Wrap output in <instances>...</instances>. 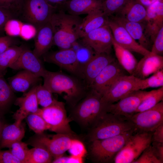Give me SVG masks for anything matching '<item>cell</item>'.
Wrapping results in <instances>:
<instances>
[{
  "instance_id": "cell-6",
  "label": "cell",
  "mask_w": 163,
  "mask_h": 163,
  "mask_svg": "<svg viewBox=\"0 0 163 163\" xmlns=\"http://www.w3.org/2000/svg\"><path fill=\"white\" fill-rule=\"evenodd\" d=\"M58 8L46 0H23L18 19L33 25L37 30L50 22Z\"/></svg>"
},
{
  "instance_id": "cell-1",
  "label": "cell",
  "mask_w": 163,
  "mask_h": 163,
  "mask_svg": "<svg viewBox=\"0 0 163 163\" xmlns=\"http://www.w3.org/2000/svg\"><path fill=\"white\" fill-rule=\"evenodd\" d=\"M43 77V85L52 93L63 94V98L72 108L87 93L78 79L61 72L46 70Z\"/></svg>"
},
{
  "instance_id": "cell-51",
  "label": "cell",
  "mask_w": 163,
  "mask_h": 163,
  "mask_svg": "<svg viewBox=\"0 0 163 163\" xmlns=\"http://www.w3.org/2000/svg\"><path fill=\"white\" fill-rule=\"evenodd\" d=\"M152 139V142L163 143V123L159 126L153 132Z\"/></svg>"
},
{
  "instance_id": "cell-49",
  "label": "cell",
  "mask_w": 163,
  "mask_h": 163,
  "mask_svg": "<svg viewBox=\"0 0 163 163\" xmlns=\"http://www.w3.org/2000/svg\"><path fill=\"white\" fill-rule=\"evenodd\" d=\"M0 163H21L8 150H2L0 149Z\"/></svg>"
},
{
  "instance_id": "cell-41",
  "label": "cell",
  "mask_w": 163,
  "mask_h": 163,
  "mask_svg": "<svg viewBox=\"0 0 163 163\" xmlns=\"http://www.w3.org/2000/svg\"><path fill=\"white\" fill-rule=\"evenodd\" d=\"M133 163H161L154 154L151 144L147 147Z\"/></svg>"
},
{
  "instance_id": "cell-17",
  "label": "cell",
  "mask_w": 163,
  "mask_h": 163,
  "mask_svg": "<svg viewBox=\"0 0 163 163\" xmlns=\"http://www.w3.org/2000/svg\"><path fill=\"white\" fill-rule=\"evenodd\" d=\"M146 8V16L143 22L145 33L153 42L160 29L163 27V1H156Z\"/></svg>"
},
{
  "instance_id": "cell-24",
  "label": "cell",
  "mask_w": 163,
  "mask_h": 163,
  "mask_svg": "<svg viewBox=\"0 0 163 163\" xmlns=\"http://www.w3.org/2000/svg\"><path fill=\"white\" fill-rule=\"evenodd\" d=\"M109 17L102 10H96L87 14L83 19L78 28L79 38H82L90 32L107 24Z\"/></svg>"
},
{
  "instance_id": "cell-33",
  "label": "cell",
  "mask_w": 163,
  "mask_h": 163,
  "mask_svg": "<svg viewBox=\"0 0 163 163\" xmlns=\"http://www.w3.org/2000/svg\"><path fill=\"white\" fill-rule=\"evenodd\" d=\"M3 76L0 75V113L3 114L11 103L14 97L13 91Z\"/></svg>"
},
{
  "instance_id": "cell-15",
  "label": "cell",
  "mask_w": 163,
  "mask_h": 163,
  "mask_svg": "<svg viewBox=\"0 0 163 163\" xmlns=\"http://www.w3.org/2000/svg\"><path fill=\"white\" fill-rule=\"evenodd\" d=\"M125 71L115 59L101 71L90 88L102 96L117 79L126 75Z\"/></svg>"
},
{
  "instance_id": "cell-21",
  "label": "cell",
  "mask_w": 163,
  "mask_h": 163,
  "mask_svg": "<svg viewBox=\"0 0 163 163\" xmlns=\"http://www.w3.org/2000/svg\"><path fill=\"white\" fill-rule=\"evenodd\" d=\"M163 69V57L150 53L138 62L135 72L132 75L141 79L148 77L156 72Z\"/></svg>"
},
{
  "instance_id": "cell-50",
  "label": "cell",
  "mask_w": 163,
  "mask_h": 163,
  "mask_svg": "<svg viewBox=\"0 0 163 163\" xmlns=\"http://www.w3.org/2000/svg\"><path fill=\"white\" fill-rule=\"evenodd\" d=\"M152 151L157 158L163 163V143L156 142H152Z\"/></svg>"
},
{
  "instance_id": "cell-44",
  "label": "cell",
  "mask_w": 163,
  "mask_h": 163,
  "mask_svg": "<svg viewBox=\"0 0 163 163\" xmlns=\"http://www.w3.org/2000/svg\"><path fill=\"white\" fill-rule=\"evenodd\" d=\"M151 52L162 56L163 53V27L158 32L153 42Z\"/></svg>"
},
{
  "instance_id": "cell-42",
  "label": "cell",
  "mask_w": 163,
  "mask_h": 163,
  "mask_svg": "<svg viewBox=\"0 0 163 163\" xmlns=\"http://www.w3.org/2000/svg\"><path fill=\"white\" fill-rule=\"evenodd\" d=\"M68 150L71 155L83 158L87 153L84 144L78 138L74 139Z\"/></svg>"
},
{
  "instance_id": "cell-26",
  "label": "cell",
  "mask_w": 163,
  "mask_h": 163,
  "mask_svg": "<svg viewBox=\"0 0 163 163\" xmlns=\"http://www.w3.org/2000/svg\"><path fill=\"white\" fill-rule=\"evenodd\" d=\"M113 18L121 24L135 40L139 41L140 45L149 50L151 42L145 35L143 23L129 21L117 16Z\"/></svg>"
},
{
  "instance_id": "cell-27",
  "label": "cell",
  "mask_w": 163,
  "mask_h": 163,
  "mask_svg": "<svg viewBox=\"0 0 163 163\" xmlns=\"http://www.w3.org/2000/svg\"><path fill=\"white\" fill-rule=\"evenodd\" d=\"M146 13V8L137 0H129L117 13V16L129 21L143 23Z\"/></svg>"
},
{
  "instance_id": "cell-39",
  "label": "cell",
  "mask_w": 163,
  "mask_h": 163,
  "mask_svg": "<svg viewBox=\"0 0 163 163\" xmlns=\"http://www.w3.org/2000/svg\"><path fill=\"white\" fill-rule=\"evenodd\" d=\"M129 0H104L102 2V10L109 17L117 13Z\"/></svg>"
},
{
  "instance_id": "cell-2",
  "label": "cell",
  "mask_w": 163,
  "mask_h": 163,
  "mask_svg": "<svg viewBox=\"0 0 163 163\" xmlns=\"http://www.w3.org/2000/svg\"><path fill=\"white\" fill-rule=\"evenodd\" d=\"M82 20L79 16L67 13L58 8L50 21L53 31V45L61 49L72 48L79 38L78 28Z\"/></svg>"
},
{
  "instance_id": "cell-23",
  "label": "cell",
  "mask_w": 163,
  "mask_h": 163,
  "mask_svg": "<svg viewBox=\"0 0 163 163\" xmlns=\"http://www.w3.org/2000/svg\"><path fill=\"white\" fill-rule=\"evenodd\" d=\"M102 2L100 0H69L60 8L73 15L87 14L95 10H102Z\"/></svg>"
},
{
  "instance_id": "cell-32",
  "label": "cell",
  "mask_w": 163,
  "mask_h": 163,
  "mask_svg": "<svg viewBox=\"0 0 163 163\" xmlns=\"http://www.w3.org/2000/svg\"><path fill=\"white\" fill-rule=\"evenodd\" d=\"M53 158L49 152L39 146L29 149L26 163H52Z\"/></svg>"
},
{
  "instance_id": "cell-28",
  "label": "cell",
  "mask_w": 163,
  "mask_h": 163,
  "mask_svg": "<svg viewBox=\"0 0 163 163\" xmlns=\"http://www.w3.org/2000/svg\"><path fill=\"white\" fill-rule=\"evenodd\" d=\"M25 133L24 128L22 121H15L11 124H5L0 140V149L8 148L12 143L21 141Z\"/></svg>"
},
{
  "instance_id": "cell-16",
  "label": "cell",
  "mask_w": 163,
  "mask_h": 163,
  "mask_svg": "<svg viewBox=\"0 0 163 163\" xmlns=\"http://www.w3.org/2000/svg\"><path fill=\"white\" fill-rule=\"evenodd\" d=\"M107 25L111 30L113 40L120 46L143 56L150 53V51L137 43L121 24L113 18H109Z\"/></svg>"
},
{
  "instance_id": "cell-55",
  "label": "cell",
  "mask_w": 163,
  "mask_h": 163,
  "mask_svg": "<svg viewBox=\"0 0 163 163\" xmlns=\"http://www.w3.org/2000/svg\"><path fill=\"white\" fill-rule=\"evenodd\" d=\"M101 0V1H103L104 0Z\"/></svg>"
},
{
  "instance_id": "cell-52",
  "label": "cell",
  "mask_w": 163,
  "mask_h": 163,
  "mask_svg": "<svg viewBox=\"0 0 163 163\" xmlns=\"http://www.w3.org/2000/svg\"><path fill=\"white\" fill-rule=\"evenodd\" d=\"M51 5L59 8L69 0H46Z\"/></svg>"
},
{
  "instance_id": "cell-30",
  "label": "cell",
  "mask_w": 163,
  "mask_h": 163,
  "mask_svg": "<svg viewBox=\"0 0 163 163\" xmlns=\"http://www.w3.org/2000/svg\"><path fill=\"white\" fill-rule=\"evenodd\" d=\"M21 46H11L0 53V75L3 76L6 69L18 59L24 49Z\"/></svg>"
},
{
  "instance_id": "cell-37",
  "label": "cell",
  "mask_w": 163,
  "mask_h": 163,
  "mask_svg": "<svg viewBox=\"0 0 163 163\" xmlns=\"http://www.w3.org/2000/svg\"><path fill=\"white\" fill-rule=\"evenodd\" d=\"M28 144L17 141L11 144L8 147L11 154L20 161L21 163H26L29 149Z\"/></svg>"
},
{
  "instance_id": "cell-35",
  "label": "cell",
  "mask_w": 163,
  "mask_h": 163,
  "mask_svg": "<svg viewBox=\"0 0 163 163\" xmlns=\"http://www.w3.org/2000/svg\"><path fill=\"white\" fill-rule=\"evenodd\" d=\"M30 129L36 134H40L49 129V127L43 118L37 113H30L25 118Z\"/></svg>"
},
{
  "instance_id": "cell-54",
  "label": "cell",
  "mask_w": 163,
  "mask_h": 163,
  "mask_svg": "<svg viewBox=\"0 0 163 163\" xmlns=\"http://www.w3.org/2000/svg\"><path fill=\"white\" fill-rule=\"evenodd\" d=\"M3 114L0 113V140L1 138L2 130L5 124L4 122L3 118Z\"/></svg>"
},
{
  "instance_id": "cell-48",
  "label": "cell",
  "mask_w": 163,
  "mask_h": 163,
  "mask_svg": "<svg viewBox=\"0 0 163 163\" xmlns=\"http://www.w3.org/2000/svg\"><path fill=\"white\" fill-rule=\"evenodd\" d=\"M83 162V158L71 155L69 156L64 155L53 159V163H81Z\"/></svg>"
},
{
  "instance_id": "cell-40",
  "label": "cell",
  "mask_w": 163,
  "mask_h": 163,
  "mask_svg": "<svg viewBox=\"0 0 163 163\" xmlns=\"http://www.w3.org/2000/svg\"><path fill=\"white\" fill-rule=\"evenodd\" d=\"M23 23L16 19H11L6 23L4 27L5 32L7 36L14 37L19 36Z\"/></svg>"
},
{
  "instance_id": "cell-3",
  "label": "cell",
  "mask_w": 163,
  "mask_h": 163,
  "mask_svg": "<svg viewBox=\"0 0 163 163\" xmlns=\"http://www.w3.org/2000/svg\"><path fill=\"white\" fill-rule=\"evenodd\" d=\"M90 88L85 96L72 108L69 118L88 130L102 114L107 112L108 104L104 101L100 93Z\"/></svg>"
},
{
  "instance_id": "cell-45",
  "label": "cell",
  "mask_w": 163,
  "mask_h": 163,
  "mask_svg": "<svg viewBox=\"0 0 163 163\" xmlns=\"http://www.w3.org/2000/svg\"><path fill=\"white\" fill-rule=\"evenodd\" d=\"M11 19H18L17 16L10 10L0 7V36L4 32V27L6 22Z\"/></svg>"
},
{
  "instance_id": "cell-10",
  "label": "cell",
  "mask_w": 163,
  "mask_h": 163,
  "mask_svg": "<svg viewBox=\"0 0 163 163\" xmlns=\"http://www.w3.org/2000/svg\"><path fill=\"white\" fill-rule=\"evenodd\" d=\"M127 118L134 124L136 133L153 132L163 123V101L152 108L135 113Z\"/></svg>"
},
{
  "instance_id": "cell-5",
  "label": "cell",
  "mask_w": 163,
  "mask_h": 163,
  "mask_svg": "<svg viewBox=\"0 0 163 163\" xmlns=\"http://www.w3.org/2000/svg\"><path fill=\"white\" fill-rule=\"evenodd\" d=\"M135 132L133 129L112 137L88 142L91 161L96 163H113L117 153Z\"/></svg>"
},
{
  "instance_id": "cell-12",
  "label": "cell",
  "mask_w": 163,
  "mask_h": 163,
  "mask_svg": "<svg viewBox=\"0 0 163 163\" xmlns=\"http://www.w3.org/2000/svg\"><path fill=\"white\" fill-rule=\"evenodd\" d=\"M82 42L91 48L97 54H111L113 37L107 24L94 30L81 38Z\"/></svg>"
},
{
  "instance_id": "cell-38",
  "label": "cell",
  "mask_w": 163,
  "mask_h": 163,
  "mask_svg": "<svg viewBox=\"0 0 163 163\" xmlns=\"http://www.w3.org/2000/svg\"><path fill=\"white\" fill-rule=\"evenodd\" d=\"M52 93L43 85H37L36 94L38 104L44 107L51 104L55 99Z\"/></svg>"
},
{
  "instance_id": "cell-9",
  "label": "cell",
  "mask_w": 163,
  "mask_h": 163,
  "mask_svg": "<svg viewBox=\"0 0 163 163\" xmlns=\"http://www.w3.org/2000/svg\"><path fill=\"white\" fill-rule=\"evenodd\" d=\"M153 132H136L116 156L114 163H133L152 142Z\"/></svg>"
},
{
  "instance_id": "cell-36",
  "label": "cell",
  "mask_w": 163,
  "mask_h": 163,
  "mask_svg": "<svg viewBox=\"0 0 163 163\" xmlns=\"http://www.w3.org/2000/svg\"><path fill=\"white\" fill-rule=\"evenodd\" d=\"M163 86V69L154 73L152 75L144 79H140L139 90H143L149 88Z\"/></svg>"
},
{
  "instance_id": "cell-11",
  "label": "cell",
  "mask_w": 163,
  "mask_h": 163,
  "mask_svg": "<svg viewBox=\"0 0 163 163\" xmlns=\"http://www.w3.org/2000/svg\"><path fill=\"white\" fill-rule=\"evenodd\" d=\"M150 92L141 90L134 91L117 103L108 104L107 111L127 118L135 113L142 102Z\"/></svg>"
},
{
  "instance_id": "cell-31",
  "label": "cell",
  "mask_w": 163,
  "mask_h": 163,
  "mask_svg": "<svg viewBox=\"0 0 163 163\" xmlns=\"http://www.w3.org/2000/svg\"><path fill=\"white\" fill-rule=\"evenodd\" d=\"M72 48L75 52L82 76V71L83 68L96 53L90 47L82 42V44H79L77 41L73 44Z\"/></svg>"
},
{
  "instance_id": "cell-20",
  "label": "cell",
  "mask_w": 163,
  "mask_h": 163,
  "mask_svg": "<svg viewBox=\"0 0 163 163\" xmlns=\"http://www.w3.org/2000/svg\"><path fill=\"white\" fill-rule=\"evenodd\" d=\"M37 85L31 88L23 96L16 99L14 104L19 108L13 115L15 121H22L29 114L37 111L39 108L36 94Z\"/></svg>"
},
{
  "instance_id": "cell-25",
  "label": "cell",
  "mask_w": 163,
  "mask_h": 163,
  "mask_svg": "<svg viewBox=\"0 0 163 163\" xmlns=\"http://www.w3.org/2000/svg\"><path fill=\"white\" fill-rule=\"evenodd\" d=\"M40 79L31 72L22 70L9 78L8 84L13 91L24 92L37 85Z\"/></svg>"
},
{
  "instance_id": "cell-4",
  "label": "cell",
  "mask_w": 163,
  "mask_h": 163,
  "mask_svg": "<svg viewBox=\"0 0 163 163\" xmlns=\"http://www.w3.org/2000/svg\"><path fill=\"white\" fill-rule=\"evenodd\" d=\"M135 129L134 125L125 117L106 112L102 114L88 130V142L114 137Z\"/></svg>"
},
{
  "instance_id": "cell-22",
  "label": "cell",
  "mask_w": 163,
  "mask_h": 163,
  "mask_svg": "<svg viewBox=\"0 0 163 163\" xmlns=\"http://www.w3.org/2000/svg\"><path fill=\"white\" fill-rule=\"evenodd\" d=\"M34 54L40 58L48 52L53 45V34L50 22L38 30L34 37Z\"/></svg>"
},
{
  "instance_id": "cell-7",
  "label": "cell",
  "mask_w": 163,
  "mask_h": 163,
  "mask_svg": "<svg viewBox=\"0 0 163 163\" xmlns=\"http://www.w3.org/2000/svg\"><path fill=\"white\" fill-rule=\"evenodd\" d=\"M44 119L49 130L56 133L74 135L69 123L71 120L67 116L64 103L55 99L49 106L39 108L36 112Z\"/></svg>"
},
{
  "instance_id": "cell-29",
  "label": "cell",
  "mask_w": 163,
  "mask_h": 163,
  "mask_svg": "<svg viewBox=\"0 0 163 163\" xmlns=\"http://www.w3.org/2000/svg\"><path fill=\"white\" fill-rule=\"evenodd\" d=\"M113 48L117 61L122 67L129 75H133L138 62L133 55L129 50L122 47L113 40Z\"/></svg>"
},
{
  "instance_id": "cell-47",
  "label": "cell",
  "mask_w": 163,
  "mask_h": 163,
  "mask_svg": "<svg viewBox=\"0 0 163 163\" xmlns=\"http://www.w3.org/2000/svg\"><path fill=\"white\" fill-rule=\"evenodd\" d=\"M18 43V40L14 37L7 35L0 36V53Z\"/></svg>"
},
{
  "instance_id": "cell-14",
  "label": "cell",
  "mask_w": 163,
  "mask_h": 163,
  "mask_svg": "<svg viewBox=\"0 0 163 163\" xmlns=\"http://www.w3.org/2000/svg\"><path fill=\"white\" fill-rule=\"evenodd\" d=\"M42 56L45 61L55 64L70 72L82 77L75 53L72 48L48 52Z\"/></svg>"
},
{
  "instance_id": "cell-53",
  "label": "cell",
  "mask_w": 163,
  "mask_h": 163,
  "mask_svg": "<svg viewBox=\"0 0 163 163\" xmlns=\"http://www.w3.org/2000/svg\"><path fill=\"white\" fill-rule=\"evenodd\" d=\"M145 8L149 6L155 2L157 1H163V0H137Z\"/></svg>"
},
{
  "instance_id": "cell-8",
  "label": "cell",
  "mask_w": 163,
  "mask_h": 163,
  "mask_svg": "<svg viewBox=\"0 0 163 163\" xmlns=\"http://www.w3.org/2000/svg\"><path fill=\"white\" fill-rule=\"evenodd\" d=\"M75 135L56 133L47 136L43 133L36 134L30 140L29 144L35 147H41L47 150L53 159L64 155L69 148Z\"/></svg>"
},
{
  "instance_id": "cell-43",
  "label": "cell",
  "mask_w": 163,
  "mask_h": 163,
  "mask_svg": "<svg viewBox=\"0 0 163 163\" xmlns=\"http://www.w3.org/2000/svg\"><path fill=\"white\" fill-rule=\"evenodd\" d=\"M23 0H0V7L8 9L18 17Z\"/></svg>"
},
{
  "instance_id": "cell-18",
  "label": "cell",
  "mask_w": 163,
  "mask_h": 163,
  "mask_svg": "<svg viewBox=\"0 0 163 163\" xmlns=\"http://www.w3.org/2000/svg\"><path fill=\"white\" fill-rule=\"evenodd\" d=\"M10 68L14 70L28 71L39 78L43 77L46 71L40 58L36 56L33 51L25 47Z\"/></svg>"
},
{
  "instance_id": "cell-13",
  "label": "cell",
  "mask_w": 163,
  "mask_h": 163,
  "mask_svg": "<svg viewBox=\"0 0 163 163\" xmlns=\"http://www.w3.org/2000/svg\"><path fill=\"white\" fill-rule=\"evenodd\" d=\"M140 79L132 75L120 77L102 96L103 100L108 104L114 103L131 92L138 90Z\"/></svg>"
},
{
  "instance_id": "cell-46",
  "label": "cell",
  "mask_w": 163,
  "mask_h": 163,
  "mask_svg": "<svg viewBox=\"0 0 163 163\" xmlns=\"http://www.w3.org/2000/svg\"><path fill=\"white\" fill-rule=\"evenodd\" d=\"M37 31V28L34 26L23 22L19 36L25 40H30L34 38Z\"/></svg>"
},
{
  "instance_id": "cell-19",
  "label": "cell",
  "mask_w": 163,
  "mask_h": 163,
  "mask_svg": "<svg viewBox=\"0 0 163 163\" xmlns=\"http://www.w3.org/2000/svg\"><path fill=\"white\" fill-rule=\"evenodd\" d=\"M115 59L110 54L96 53L82 71V77L85 80L88 86L90 87L101 71Z\"/></svg>"
},
{
  "instance_id": "cell-34",
  "label": "cell",
  "mask_w": 163,
  "mask_h": 163,
  "mask_svg": "<svg viewBox=\"0 0 163 163\" xmlns=\"http://www.w3.org/2000/svg\"><path fill=\"white\" fill-rule=\"evenodd\" d=\"M163 99V86L151 91L150 94L142 102L135 113L152 108Z\"/></svg>"
}]
</instances>
